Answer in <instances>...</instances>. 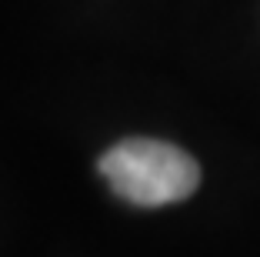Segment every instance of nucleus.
Listing matches in <instances>:
<instances>
[{"label":"nucleus","mask_w":260,"mask_h":257,"mask_svg":"<svg viewBox=\"0 0 260 257\" xmlns=\"http://www.w3.org/2000/svg\"><path fill=\"white\" fill-rule=\"evenodd\" d=\"M100 174L107 177L117 197L137 207L187 201L200 184V167L190 154L150 137H130L110 147L100 157Z\"/></svg>","instance_id":"nucleus-1"}]
</instances>
